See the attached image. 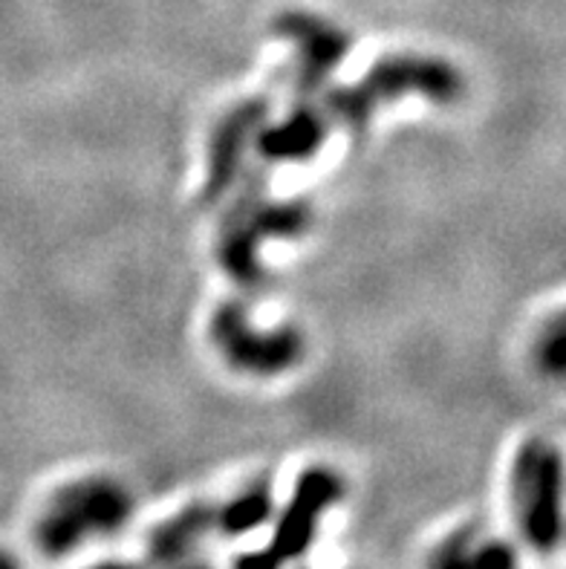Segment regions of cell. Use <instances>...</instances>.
<instances>
[{
  "label": "cell",
  "instance_id": "13",
  "mask_svg": "<svg viewBox=\"0 0 566 569\" xmlns=\"http://www.w3.org/2000/svg\"><path fill=\"white\" fill-rule=\"evenodd\" d=\"M535 356H538V365L546 376L560 379L564 373V359H566V336H564V321L555 318L553 325L544 330V339L535 347Z\"/></svg>",
  "mask_w": 566,
  "mask_h": 569
},
{
  "label": "cell",
  "instance_id": "6",
  "mask_svg": "<svg viewBox=\"0 0 566 569\" xmlns=\"http://www.w3.org/2000/svg\"><path fill=\"white\" fill-rule=\"evenodd\" d=\"M341 498H345V480L336 471L327 469V466H312V469L304 471L292 489V500L275 523L272 543L266 547L269 556L284 567L307 556L309 547L316 543L324 512Z\"/></svg>",
  "mask_w": 566,
  "mask_h": 569
},
{
  "label": "cell",
  "instance_id": "8",
  "mask_svg": "<svg viewBox=\"0 0 566 569\" xmlns=\"http://www.w3.org/2000/svg\"><path fill=\"white\" fill-rule=\"evenodd\" d=\"M275 32L284 41L298 47V67H295V87L301 99L318 96L327 79L341 67L350 52V38L341 27L324 21L309 12H287L275 21Z\"/></svg>",
  "mask_w": 566,
  "mask_h": 569
},
{
  "label": "cell",
  "instance_id": "14",
  "mask_svg": "<svg viewBox=\"0 0 566 569\" xmlns=\"http://www.w3.org/2000/svg\"><path fill=\"white\" fill-rule=\"evenodd\" d=\"M474 569H520V561L509 541L480 535L474 547Z\"/></svg>",
  "mask_w": 566,
  "mask_h": 569
},
{
  "label": "cell",
  "instance_id": "11",
  "mask_svg": "<svg viewBox=\"0 0 566 569\" xmlns=\"http://www.w3.org/2000/svg\"><path fill=\"white\" fill-rule=\"evenodd\" d=\"M275 500L269 486H249L229 503L215 509V529L226 538H244L272 520Z\"/></svg>",
  "mask_w": 566,
  "mask_h": 569
},
{
  "label": "cell",
  "instance_id": "2",
  "mask_svg": "<svg viewBox=\"0 0 566 569\" xmlns=\"http://www.w3.org/2000/svg\"><path fill=\"white\" fill-rule=\"evenodd\" d=\"M312 223L307 202L266 197L264 171H251L217 234V263L237 287L260 289L266 272L260 267V246L266 240L301 238Z\"/></svg>",
  "mask_w": 566,
  "mask_h": 569
},
{
  "label": "cell",
  "instance_id": "5",
  "mask_svg": "<svg viewBox=\"0 0 566 569\" xmlns=\"http://www.w3.org/2000/svg\"><path fill=\"white\" fill-rule=\"evenodd\" d=\"M208 336L231 368L249 376L287 373L307 350L304 336L295 327L258 330L244 301H222L208 321Z\"/></svg>",
  "mask_w": 566,
  "mask_h": 569
},
{
  "label": "cell",
  "instance_id": "17",
  "mask_svg": "<svg viewBox=\"0 0 566 569\" xmlns=\"http://www.w3.org/2000/svg\"><path fill=\"white\" fill-rule=\"evenodd\" d=\"M168 569H211V567H208L206 561H197V558H188V561L173 563V567H168Z\"/></svg>",
  "mask_w": 566,
  "mask_h": 569
},
{
  "label": "cell",
  "instance_id": "3",
  "mask_svg": "<svg viewBox=\"0 0 566 569\" xmlns=\"http://www.w3.org/2000/svg\"><path fill=\"white\" fill-rule=\"evenodd\" d=\"M133 498L110 477H85L61 486L36 520L32 541L47 558H64L90 538H105L130 523Z\"/></svg>",
  "mask_w": 566,
  "mask_h": 569
},
{
  "label": "cell",
  "instance_id": "15",
  "mask_svg": "<svg viewBox=\"0 0 566 569\" xmlns=\"http://www.w3.org/2000/svg\"><path fill=\"white\" fill-rule=\"evenodd\" d=\"M231 569H284V563L275 561L269 556V549H251V552H240V556L231 561Z\"/></svg>",
  "mask_w": 566,
  "mask_h": 569
},
{
  "label": "cell",
  "instance_id": "12",
  "mask_svg": "<svg viewBox=\"0 0 566 569\" xmlns=\"http://www.w3.org/2000/svg\"><path fill=\"white\" fill-rule=\"evenodd\" d=\"M480 532L471 527L454 529L434 547L428 558V569H474V547Z\"/></svg>",
  "mask_w": 566,
  "mask_h": 569
},
{
  "label": "cell",
  "instance_id": "16",
  "mask_svg": "<svg viewBox=\"0 0 566 569\" xmlns=\"http://www.w3.org/2000/svg\"><path fill=\"white\" fill-rule=\"evenodd\" d=\"M90 569H145L139 563H128V561H105V563H96Z\"/></svg>",
  "mask_w": 566,
  "mask_h": 569
},
{
  "label": "cell",
  "instance_id": "4",
  "mask_svg": "<svg viewBox=\"0 0 566 569\" xmlns=\"http://www.w3.org/2000/svg\"><path fill=\"white\" fill-rule=\"evenodd\" d=\"M509 503L520 538L540 556L555 552L564 532V466L558 448L540 437L517 448L509 471Z\"/></svg>",
  "mask_w": 566,
  "mask_h": 569
},
{
  "label": "cell",
  "instance_id": "18",
  "mask_svg": "<svg viewBox=\"0 0 566 569\" xmlns=\"http://www.w3.org/2000/svg\"><path fill=\"white\" fill-rule=\"evenodd\" d=\"M0 569H21V563L14 561L12 556H7V552H0Z\"/></svg>",
  "mask_w": 566,
  "mask_h": 569
},
{
  "label": "cell",
  "instance_id": "10",
  "mask_svg": "<svg viewBox=\"0 0 566 569\" xmlns=\"http://www.w3.org/2000/svg\"><path fill=\"white\" fill-rule=\"evenodd\" d=\"M215 529V506L191 503L173 518L162 520L157 529H151L148 543H145V558L157 569H168L173 563H182L193 558L197 543Z\"/></svg>",
  "mask_w": 566,
  "mask_h": 569
},
{
  "label": "cell",
  "instance_id": "9",
  "mask_svg": "<svg viewBox=\"0 0 566 569\" xmlns=\"http://www.w3.org/2000/svg\"><path fill=\"white\" fill-rule=\"evenodd\" d=\"M324 142H327V116L301 101L280 122H266L255 133L251 144L260 159H266L269 166H278V162H307L321 151Z\"/></svg>",
  "mask_w": 566,
  "mask_h": 569
},
{
  "label": "cell",
  "instance_id": "7",
  "mask_svg": "<svg viewBox=\"0 0 566 569\" xmlns=\"http://www.w3.org/2000/svg\"><path fill=\"white\" fill-rule=\"evenodd\" d=\"M269 122V101L260 96L237 101L235 108L217 119L211 139H208V168L202 200L217 202L229 194L240 173L246 171V153H249L255 133Z\"/></svg>",
  "mask_w": 566,
  "mask_h": 569
},
{
  "label": "cell",
  "instance_id": "1",
  "mask_svg": "<svg viewBox=\"0 0 566 569\" xmlns=\"http://www.w3.org/2000/svg\"><path fill=\"white\" fill-rule=\"evenodd\" d=\"M463 90H466V81L459 70L443 58L399 52V56L379 58L356 84L332 90L327 96V113L341 128L361 133L374 122L376 110L385 104H394L408 96L428 99L430 104H454Z\"/></svg>",
  "mask_w": 566,
  "mask_h": 569
}]
</instances>
